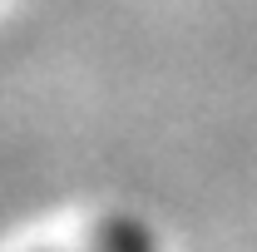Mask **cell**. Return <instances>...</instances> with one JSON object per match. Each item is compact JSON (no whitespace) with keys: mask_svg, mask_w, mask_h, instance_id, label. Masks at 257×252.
<instances>
[{"mask_svg":"<svg viewBox=\"0 0 257 252\" xmlns=\"http://www.w3.org/2000/svg\"><path fill=\"white\" fill-rule=\"evenodd\" d=\"M94 252H159L154 247V232L134 218H109L94 237Z\"/></svg>","mask_w":257,"mask_h":252,"instance_id":"6da1fadb","label":"cell"}]
</instances>
